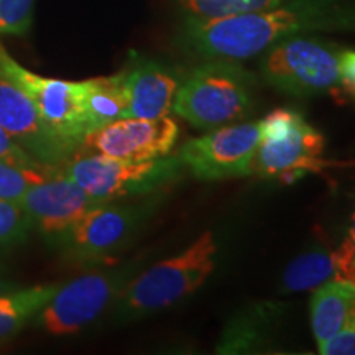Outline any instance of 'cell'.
Segmentation results:
<instances>
[{"instance_id":"obj_15","label":"cell","mask_w":355,"mask_h":355,"mask_svg":"<svg viewBox=\"0 0 355 355\" xmlns=\"http://www.w3.org/2000/svg\"><path fill=\"white\" fill-rule=\"evenodd\" d=\"M355 288L329 282L314 290L311 298V329L318 349L334 337L352 316Z\"/></svg>"},{"instance_id":"obj_27","label":"cell","mask_w":355,"mask_h":355,"mask_svg":"<svg viewBox=\"0 0 355 355\" xmlns=\"http://www.w3.org/2000/svg\"><path fill=\"white\" fill-rule=\"evenodd\" d=\"M15 288H19V285L13 282L10 275H8V270L6 268V266L0 263V295H2V293L10 291V290H15Z\"/></svg>"},{"instance_id":"obj_24","label":"cell","mask_w":355,"mask_h":355,"mask_svg":"<svg viewBox=\"0 0 355 355\" xmlns=\"http://www.w3.org/2000/svg\"><path fill=\"white\" fill-rule=\"evenodd\" d=\"M332 259H334V272L336 279L344 285L355 288V245L352 241L345 235L340 245L332 250Z\"/></svg>"},{"instance_id":"obj_10","label":"cell","mask_w":355,"mask_h":355,"mask_svg":"<svg viewBox=\"0 0 355 355\" xmlns=\"http://www.w3.org/2000/svg\"><path fill=\"white\" fill-rule=\"evenodd\" d=\"M259 140V122L224 125L186 141L176 155L186 170L201 181L250 176Z\"/></svg>"},{"instance_id":"obj_12","label":"cell","mask_w":355,"mask_h":355,"mask_svg":"<svg viewBox=\"0 0 355 355\" xmlns=\"http://www.w3.org/2000/svg\"><path fill=\"white\" fill-rule=\"evenodd\" d=\"M17 204L26 212L43 242L55 250L71 225L97 201L89 198L60 168L30 186Z\"/></svg>"},{"instance_id":"obj_16","label":"cell","mask_w":355,"mask_h":355,"mask_svg":"<svg viewBox=\"0 0 355 355\" xmlns=\"http://www.w3.org/2000/svg\"><path fill=\"white\" fill-rule=\"evenodd\" d=\"M83 109L89 133L127 117L122 74L83 81Z\"/></svg>"},{"instance_id":"obj_28","label":"cell","mask_w":355,"mask_h":355,"mask_svg":"<svg viewBox=\"0 0 355 355\" xmlns=\"http://www.w3.org/2000/svg\"><path fill=\"white\" fill-rule=\"evenodd\" d=\"M347 237L350 239V241H352V243L355 245V211H354V214H352V219H350V227H349Z\"/></svg>"},{"instance_id":"obj_18","label":"cell","mask_w":355,"mask_h":355,"mask_svg":"<svg viewBox=\"0 0 355 355\" xmlns=\"http://www.w3.org/2000/svg\"><path fill=\"white\" fill-rule=\"evenodd\" d=\"M334 279L336 272L332 250L324 243H318L290 261L282 277V291L300 293L316 290Z\"/></svg>"},{"instance_id":"obj_3","label":"cell","mask_w":355,"mask_h":355,"mask_svg":"<svg viewBox=\"0 0 355 355\" xmlns=\"http://www.w3.org/2000/svg\"><path fill=\"white\" fill-rule=\"evenodd\" d=\"M58 168L97 202L145 198L175 184L186 171L178 155L130 162L86 152L73 153Z\"/></svg>"},{"instance_id":"obj_21","label":"cell","mask_w":355,"mask_h":355,"mask_svg":"<svg viewBox=\"0 0 355 355\" xmlns=\"http://www.w3.org/2000/svg\"><path fill=\"white\" fill-rule=\"evenodd\" d=\"M283 0H183L186 8L193 17L204 20L225 19V17L242 15L248 12H259L272 8Z\"/></svg>"},{"instance_id":"obj_23","label":"cell","mask_w":355,"mask_h":355,"mask_svg":"<svg viewBox=\"0 0 355 355\" xmlns=\"http://www.w3.org/2000/svg\"><path fill=\"white\" fill-rule=\"evenodd\" d=\"M35 0H0V35L21 37L33 21Z\"/></svg>"},{"instance_id":"obj_13","label":"cell","mask_w":355,"mask_h":355,"mask_svg":"<svg viewBox=\"0 0 355 355\" xmlns=\"http://www.w3.org/2000/svg\"><path fill=\"white\" fill-rule=\"evenodd\" d=\"M0 128L26 153L46 166H61L74 148L61 140L40 115L35 102L0 71Z\"/></svg>"},{"instance_id":"obj_7","label":"cell","mask_w":355,"mask_h":355,"mask_svg":"<svg viewBox=\"0 0 355 355\" xmlns=\"http://www.w3.org/2000/svg\"><path fill=\"white\" fill-rule=\"evenodd\" d=\"M260 140L252 159V175L293 183L329 163L322 158L324 137L300 112L275 109L259 122Z\"/></svg>"},{"instance_id":"obj_11","label":"cell","mask_w":355,"mask_h":355,"mask_svg":"<svg viewBox=\"0 0 355 355\" xmlns=\"http://www.w3.org/2000/svg\"><path fill=\"white\" fill-rule=\"evenodd\" d=\"M178 133L180 128L170 115L158 119L123 117L87 133L76 152L145 162L170 155Z\"/></svg>"},{"instance_id":"obj_1","label":"cell","mask_w":355,"mask_h":355,"mask_svg":"<svg viewBox=\"0 0 355 355\" xmlns=\"http://www.w3.org/2000/svg\"><path fill=\"white\" fill-rule=\"evenodd\" d=\"M350 28H355L352 0H291L225 19L189 17L180 30V44L204 60L239 61L260 55L282 40Z\"/></svg>"},{"instance_id":"obj_8","label":"cell","mask_w":355,"mask_h":355,"mask_svg":"<svg viewBox=\"0 0 355 355\" xmlns=\"http://www.w3.org/2000/svg\"><path fill=\"white\" fill-rule=\"evenodd\" d=\"M337 44L309 37H291L265 50L260 73L270 86L291 96L331 91L339 83Z\"/></svg>"},{"instance_id":"obj_25","label":"cell","mask_w":355,"mask_h":355,"mask_svg":"<svg viewBox=\"0 0 355 355\" xmlns=\"http://www.w3.org/2000/svg\"><path fill=\"white\" fill-rule=\"evenodd\" d=\"M0 162H8V163H17V165H25V166H38L42 163H38L37 159H33L28 153L25 152L21 146L12 139L6 130L0 128Z\"/></svg>"},{"instance_id":"obj_2","label":"cell","mask_w":355,"mask_h":355,"mask_svg":"<svg viewBox=\"0 0 355 355\" xmlns=\"http://www.w3.org/2000/svg\"><path fill=\"white\" fill-rule=\"evenodd\" d=\"M217 250L214 234L206 232L181 254L140 270L110 306L112 322L139 321L193 295L214 272Z\"/></svg>"},{"instance_id":"obj_19","label":"cell","mask_w":355,"mask_h":355,"mask_svg":"<svg viewBox=\"0 0 355 355\" xmlns=\"http://www.w3.org/2000/svg\"><path fill=\"white\" fill-rule=\"evenodd\" d=\"M272 311L273 309L266 304L265 308H255L250 314L230 322L217 352L237 354L245 352V349H254L261 339H265L263 334L266 332V324H268Z\"/></svg>"},{"instance_id":"obj_20","label":"cell","mask_w":355,"mask_h":355,"mask_svg":"<svg viewBox=\"0 0 355 355\" xmlns=\"http://www.w3.org/2000/svg\"><path fill=\"white\" fill-rule=\"evenodd\" d=\"M32 232V220L19 204L0 199V257L24 247Z\"/></svg>"},{"instance_id":"obj_5","label":"cell","mask_w":355,"mask_h":355,"mask_svg":"<svg viewBox=\"0 0 355 355\" xmlns=\"http://www.w3.org/2000/svg\"><path fill=\"white\" fill-rule=\"evenodd\" d=\"M155 194H148L139 202H97L71 225L55 252L69 263H109L139 237L152 219L159 204V196Z\"/></svg>"},{"instance_id":"obj_9","label":"cell","mask_w":355,"mask_h":355,"mask_svg":"<svg viewBox=\"0 0 355 355\" xmlns=\"http://www.w3.org/2000/svg\"><path fill=\"white\" fill-rule=\"evenodd\" d=\"M0 71L24 89L48 127L76 152L89 133L83 109V81L40 76L17 63L2 44Z\"/></svg>"},{"instance_id":"obj_26","label":"cell","mask_w":355,"mask_h":355,"mask_svg":"<svg viewBox=\"0 0 355 355\" xmlns=\"http://www.w3.org/2000/svg\"><path fill=\"white\" fill-rule=\"evenodd\" d=\"M337 86L355 99V51L345 50L339 55V83Z\"/></svg>"},{"instance_id":"obj_17","label":"cell","mask_w":355,"mask_h":355,"mask_svg":"<svg viewBox=\"0 0 355 355\" xmlns=\"http://www.w3.org/2000/svg\"><path fill=\"white\" fill-rule=\"evenodd\" d=\"M60 283L15 288L0 295V344L13 339L32 324L43 306L51 300Z\"/></svg>"},{"instance_id":"obj_4","label":"cell","mask_w":355,"mask_h":355,"mask_svg":"<svg viewBox=\"0 0 355 355\" xmlns=\"http://www.w3.org/2000/svg\"><path fill=\"white\" fill-rule=\"evenodd\" d=\"M254 78L229 60H207L181 81L171 110L201 130L229 125L250 109Z\"/></svg>"},{"instance_id":"obj_22","label":"cell","mask_w":355,"mask_h":355,"mask_svg":"<svg viewBox=\"0 0 355 355\" xmlns=\"http://www.w3.org/2000/svg\"><path fill=\"white\" fill-rule=\"evenodd\" d=\"M58 166H25L0 162V199L17 202L30 186L42 181Z\"/></svg>"},{"instance_id":"obj_6","label":"cell","mask_w":355,"mask_h":355,"mask_svg":"<svg viewBox=\"0 0 355 355\" xmlns=\"http://www.w3.org/2000/svg\"><path fill=\"white\" fill-rule=\"evenodd\" d=\"M144 257L86 272L58 286L32 326L50 336L78 334L110 309L127 283L140 272Z\"/></svg>"},{"instance_id":"obj_14","label":"cell","mask_w":355,"mask_h":355,"mask_svg":"<svg viewBox=\"0 0 355 355\" xmlns=\"http://www.w3.org/2000/svg\"><path fill=\"white\" fill-rule=\"evenodd\" d=\"M121 74L127 117L158 119L171 112L178 87L183 81L175 69L148 58H132Z\"/></svg>"}]
</instances>
